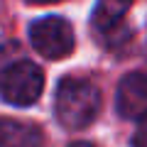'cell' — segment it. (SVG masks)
Returning <instances> with one entry per match:
<instances>
[{
	"instance_id": "5",
	"label": "cell",
	"mask_w": 147,
	"mask_h": 147,
	"mask_svg": "<svg viewBox=\"0 0 147 147\" xmlns=\"http://www.w3.org/2000/svg\"><path fill=\"white\" fill-rule=\"evenodd\" d=\"M39 145H42V132L34 125L10 120V118L0 120V147H39Z\"/></svg>"
},
{
	"instance_id": "6",
	"label": "cell",
	"mask_w": 147,
	"mask_h": 147,
	"mask_svg": "<svg viewBox=\"0 0 147 147\" xmlns=\"http://www.w3.org/2000/svg\"><path fill=\"white\" fill-rule=\"evenodd\" d=\"M130 10L127 3H115V0H105L98 3L93 10V27L100 32H110L120 25V20L125 17V12Z\"/></svg>"
},
{
	"instance_id": "4",
	"label": "cell",
	"mask_w": 147,
	"mask_h": 147,
	"mask_svg": "<svg viewBox=\"0 0 147 147\" xmlns=\"http://www.w3.org/2000/svg\"><path fill=\"white\" fill-rule=\"evenodd\" d=\"M115 108L125 120L147 118V74H127L118 84Z\"/></svg>"
},
{
	"instance_id": "3",
	"label": "cell",
	"mask_w": 147,
	"mask_h": 147,
	"mask_svg": "<svg viewBox=\"0 0 147 147\" xmlns=\"http://www.w3.org/2000/svg\"><path fill=\"white\" fill-rule=\"evenodd\" d=\"M32 47L47 59H64L74 52V30L64 17L49 15L30 27Z\"/></svg>"
},
{
	"instance_id": "1",
	"label": "cell",
	"mask_w": 147,
	"mask_h": 147,
	"mask_svg": "<svg viewBox=\"0 0 147 147\" xmlns=\"http://www.w3.org/2000/svg\"><path fill=\"white\" fill-rule=\"evenodd\" d=\"M100 110V91L88 79L66 76L57 86L54 96V113L59 123L69 130L88 127Z\"/></svg>"
},
{
	"instance_id": "8",
	"label": "cell",
	"mask_w": 147,
	"mask_h": 147,
	"mask_svg": "<svg viewBox=\"0 0 147 147\" xmlns=\"http://www.w3.org/2000/svg\"><path fill=\"white\" fill-rule=\"evenodd\" d=\"M69 147H96V145H91V142H74V145H69Z\"/></svg>"
},
{
	"instance_id": "2",
	"label": "cell",
	"mask_w": 147,
	"mask_h": 147,
	"mask_svg": "<svg viewBox=\"0 0 147 147\" xmlns=\"http://www.w3.org/2000/svg\"><path fill=\"white\" fill-rule=\"evenodd\" d=\"M44 74L32 61H15L0 74V96L10 105H32L42 96Z\"/></svg>"
},
{
	"instance_id": "7",
	"label": "cell",
	"mask_w": 147,
	"mask_h": 147,
	"mask_svg": "<svg viewBox=\"0 0 147 147\" xmlns=\"http://www.w3.org/2000/svg\"><path fill=\"white\" fill-rule=\"evenodd\" d=\"M132 147H147V127H142L132 140Z\"/></svg>"
}]
</instances>
